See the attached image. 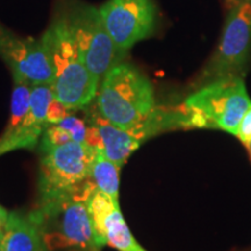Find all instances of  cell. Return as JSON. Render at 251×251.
<instances>
[{
	"mask_svg": "<svg viewBox=\"0 0 251 251\" xmlns=\"http://www.w3.org/2000/svg\"><path fill=\"white\" fill-rule=\"evenodd\" d=\"M251 52V0H241L229 7L221 39L203 69L200 83L240 76L246 71Z\"/></svg>",
	"mask_w": 251,
	"mask_h": 251,
	"instance_id": "5",
	"label": "cell"
},
{
	"mask_svg": "<svg viewBox=\"0 0 251 251\" xmlns=\"http://www.w3.org/2000/svg\"><path fill=\"white\" fill-rule=\"evenodd\" d=\"M0 57L12 70L14 81H25L30 85L52 84L54 71L41 39L19 37L0 25Z\"/></svg>",
	"mask_w": 251,
	"mask_h": 251,
	"instance_id": "9",
	"label": "cell"
},
{
	"mask_svg": "<svg viewBox=\"0 0 251 251\" xmlns=\"http://www.w3.org/2000/svg\"><path fill=\"white\" fill-rule=\"evenodd\" d=\"M0 251H46L39 226L29 214L9 213Z\"/></svg>",
	"mask_w": 251,
	"mask_h": 251,
	"instance_id": "11",
	"label": "cell"
},
{
	"mask_svg": "<svg viewBox=\"0 0 251 251\" xmlns=\"http://www.w3.org/2000/svg\"><path fill=\"white\" fill-rule=\"evenodd\" d=\"M97 106L102 118L143 142L166 130L151 83L129 63H119L102 78Z\"/></svg>",
	"mask_w": 251,
	"mask_h": 251,
	"instance_id": "1",
	"label": "cell"
},
{
	"mask_svg": "<svg viewBox=\"0 0 251 251\" xmlns=\"http://www.w3.org/2000/svg\"><path fill=\"white\" fill-rule=\"evenodd\" d=\"M107 244L119 251H147L135 240L129 227L126 224L120 206L115 207L105 221Z\"/></svg>",
	"mask_w": 251,
	"mask_h": 251,
	"instance_id": "14",
	"label": "cell"
},
{
	"mask_svg": "<svg viewBox=\"0 0 251 251\" xmlns=\"http://www.w3.org/2000/svg\"><path fill=\"white\" fill-rule=\"evenodd\" d=\"M235 136H236L246 147L251 141V107L248 109L246 114H244L242 121H241L240 126H238Z\"/></svg>",
	"mask_w": 251,
	"mask_h": 251,
	"instance_id": "20",
	"label": "cell"
},
{
	"mask_svg": "<svg viewBox=\"0 0 251 251\" xmlns=\"http://www.w3.org/2000/svg\"><path fill=\"white\" fill-rule=\"evenodd\" d=\"M58 125L69 131V134L72 137V141H75V142H85L87 127L83 120L75 117V115L68 114Z\"/></svg>",
	"mask_w": 251,
	"mask_h": 251,
	"instance_id": "18",
	"label": "cell"
},
{
	"mask_svg": "<svg viewBox=\"0 0 251 251\" xmlns=\"http://www.w3.org/2000/svg\"><path fill=\"white\" fill-rule=\"evenodd\" d=\"M97 150L75 141L40 149V197L62 193L89 180Z\"/></svg>",
	"mask_w": 251,
	"mask_h": 251,
	"instance_id": "6",
	"label": "cell"
},
{
	"mask_svg": "<svg viewBox=\"0 0 251 251\" xmlns=\"http://www.w3.org/2000/svg\"><path fill=\"white\" fill-rule=\"evenodd\" d=\"M99 11L113 42L124 55L155 31L157 9L152 0H107Z\"/></svg>",
	"mask_w": 251,
	"mask_h": 251,
	"instance_id": "8",
	"label": "cell"
},
{
	"mask_svg": "<svg viewBox=\"0 0 251 251\" xmlns=\"http://www.w3.org/2000/svg\"><path fill=\"white\" fill-rule=\"evenodd\" d=\"M226 1L228 2L229 4V7H231V6H234V5H236L237 2H240L241 0H226Z\"/></svg>",
	"mask_w": 251,
	"mask_h": 251,
	"instance_id": "22",
	"label": "cell"
},
{
	"mask_svg": "<svg viewBox=\"0 0 251 251\" xmlns=\"http://www.w3.org/2000/svg\"><path fill=\"white\" fill-rule=\"evenodd\" d=\"M119 206V202L114 201L112 197L103 193L102 191L94 187L89 198V211L92 218L94 230H96L97 237L101 246L107 244L105 231V221L109 214L114 211L115 207Z\"/></svg>",
	"mask_w": 251,
	"mask_h": 251,
	"instance_id": "15",
	"label": "cell"
},
{
	"mask_svg": "<svg viewBox=\"0 0 251 251\" xmlns=\"http://www.w3.org/2000/svg\"><path fill=\"white\" fill-rule=\"evenodd\" d=\"M41 40L48 51L54 80L55 99L69 111L89 106L99 91V79L80 58L65 19L55 21Z\"/></svg>",
	"mask_w": 251,
	"mask_h": 251,
	"instance_id": "3",
	"label": "cell"
},
{
	"mask_svg": "<svg viewBox=\"0 0 251 251\" xmlns=\"http://www.w3.org/2000/svg\"><path fill=\"white\" fill-rule=\"evenodd\" d=\"M8 214H9V213L6 211L4 207L0 205V246H1L2 237H4V235H5Z\"/></svg>",
	"mask_w": 251,
	"mask_h": 251,
	"instance_id": "21",
	"label": "cell"
},
{
	"mask_svg": "<svg viewBox=\"0 0 251 251\" xmlns=\"http://www.w3.org/2000/svg\"><path fill=\"white\" fill-rule=\"evenodd\" d=\"M247 148H248V151H249V155H250V158H251V141L249 142V144L247 146Z\"/></svg>",
	"mask_w": 251,
	"mask_h": 251,
	"instance_id": "23",
	"label": "cell"
},
{
	"mask_svg": "<svg viewBox=\"0 0 251 251\" xmlns=\"http://www.w3.org/2000/svg\"><path fill=\"white\" fill-rule=\"evenodd\" d=\"M190 128H214L236 135L237 128L251 107L242 77L220 78L200 86L185 100Z\"/></svg>",
	"mask_w": 251,
	"mask_h": 251,
	"instance_id": "4",
	"label": "cell"
},
{
	"mask_svg": "<svg viewBox=\"0 0 251 251\" xmlns=\"http://www.w3.org/2000/svg\"><path fill=\"white\" fill-rule=\"evenodd\" d=\"M119 174H120V168L106 156L103 150H97L91 168L90 179L98 190L108 194L117 202H119V187H120Z\"/></svg>",
	"mask_w": 251,
	"mask_h": 251,
	"instance_id": "13",
	"label": "cell"
},
{
	"mask_svg": "<svg viewBox=\"0 0 251 251\" xmlns=\"http://www.w3.org/2000/svg\"><path fill=\"white\" fill-rule=\"evenodd\" d=\"M31 87L33 85L25 81H14L11 99V117L1 137H7L13 134L24 121L29 109Z\"/></svg>",
	"mask_w": 251,
	"mask_h": 251,
	"instance_id": "16",
	"label": "cell"
},
{
	"mask_svg": "<svg viewBox=\"0 0 251 251\" xmlns=\"http://www.w3.org/2000/svg\"><path fill=\"white\" fill-rule=\"evenodd\" d=\"M65 20L80 58L94 76L101 80L125 55L113 42L99 8L81 6Z\"/></svg>",
	"mask_w": 251,
	"mask_h": 251,
	"instance_id": "7",
	"label": "cell"
},
{
	"mask_svg": "<svg viewBox=\"0 0 251 251\" xmlns=\"http://www.w3.org/2000/svg\"><path fill=\"white\" fill-rule=\"evenodd\" d=\"M94 187L89 179L72 190L40 197V206L29 215L39 226L46 247L101 250L89 211V198Z\"/></svg>",
	"mask_w": 251,
	"mask_h": 251,
	"instance_id": "2",
	"label": "cell"
},
{
	"mask_svg": "<svg viewBox=\"0 0 251 251\" xmlns=\"http://www.w3.org/2000/svg\"><path fill=\"white\" fill-rule=\"evenodd\" d=\"M71 141L72 137L68 130H65L59 125H49L42 135L40 149L61 146V144L71 142Z\"/></svg>",
	"mask_w": 251,
	"mask_h": 251,
	"instance_id": "17",
	"label": "cell"
},
{
	"mask_svg": "<svg viewBox=\"0 0 251 251\" xmlns=\"http://www.w3.org/2000/svg\"><path fill=\"white\" fill-rule=\"evenodd\" d=\"M69 109L59 102L57 99H54L50 102L48 112H47V122L48 125H58L63 119L68 115Z\"/></svg>",
	"mask_w": 251,
	"mask_h": 251,
	"instance_id": "19",
	"label": "cell"
},
{
	"mask_svg": "<svg viewBox=\"0 0 251 251\" xmlns=\"http://www.w3.org/2000/svg\"><path fill=\"white\" fill-rule=\"evenodd\" d=\"M54 99V90L50 84L33 85L29 109L24 121L13 134L7 137H0V156L14 150L34 149L49 126L47 122V112Z\"/></svg>",
	"mask_w": 251,
	"mask_h": 251,
	"instance_id": "10",
	"label": "cell"
},
{
	"mask_svg": "<svg viewBox=\"0 0 251 251\" xmlns=\"http://www.w3.org/2000/svg\"><path fill=\"white\" fill-rule=\"evenodd\" d=\"M91 125L99 130L102 150L111 161L121 168L129 156L143 143V141L129 131L121 129L101 115H94Z\"/></svg>",
	"mask_w": 251,
	"mask_h": 251,
	"instance_id": "12",
	"label": "cell"
}]
</instances>
